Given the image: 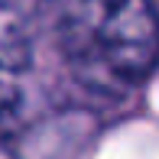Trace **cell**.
<instances>
[{"label":"cell","instance_id":"7a4b0ae2","mask_svg":"<svg viewBox=\"0 0 159 159\" xmlns=\"http://www.w3.org/2000/svg\"><path fill=\"white\" fill-rule=\"evenodd\" d=\"M33 59L30 16L10 0H0V71H20Z\"/></svg>","mask_w":159,"mask_h":159},{"label":"cell","instance_id":"6da1fadb","mask_svg":"<svg viewBox=\"0 0 159 159\" xmlns=\"http://www.w3.org/2000/svg\"><path fill=\"white\" fill-rule=\"evenodd\" d=\"M71 68L94 88H130L159 65V13L153 0H75L62 23Z\"/></svg>","mask_w":159,"mask_h":159},{"label":"cell","instance_id":"3957f363","mask_svg":"<svg viewBox=\"0 0 159 159\" xmlns=\"http://www.w3.org/2000/svg\"><path fill=\"white\" fill-rule=\"evenodd\" d=\"M16 104H20V91L0 81V124H7V120L13 117V111H16Z\"/></svg>","mask_w":159,"mask_h":159}]
</instances>
